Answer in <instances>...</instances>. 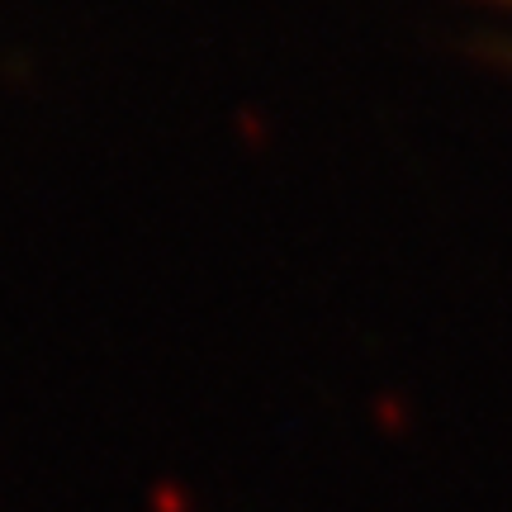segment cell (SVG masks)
Returning a JSON list of instances; mask_svg holds the SVG:
<instances>
[{"label":"cell","instance_id":"1","mask_svg":"<svg viewBox=\"0 0 512 512\" xmlns=\"http://www.w3.org/2000/svg\"><path fill=\"white\" fill-rule=\"evenodd\" d=\"M508 5H512V0H508Z\"/></svg>","mask_w":512,"mask_h":512}]
</instances>
